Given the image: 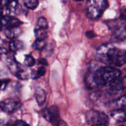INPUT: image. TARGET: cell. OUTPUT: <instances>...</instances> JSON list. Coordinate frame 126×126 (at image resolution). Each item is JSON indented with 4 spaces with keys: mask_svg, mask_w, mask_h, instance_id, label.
I'll list each match as a JSON object with an SVG mask.
<instances>
[{
    "mask_svg": "<svg viewBox=\"0 0 126 126\" xmlns=\"http://www.w3.org/2000/svg\"><path fill=\"white\" fill-rule=\"evenodd\" d=\"M45 73H46V69L44 67V66L40 67L37 70V72H36V76H37V78H40L41 77V76H44Z\"/></svg>",
    "mask_w": 126,
    "mask_h": 126,
    "instance_id": "cell-24",
    "label": "cell"
},
{
    "mask_svg": "<svg viewBox=\"0 0 126 126\" xmlns=\"http://www.w3.org/2000/svg\"><path fill=\"white\" fill-rule=\"evenodd\" d=\"M39 63L40 64H42V65H43V66H47V65H48V62H47V60H46L45 59H43V58L40 59Z\"/></svg>",
    "mask_w": 126,
    "mask_h": 126,
    "instance_id": "cell-26",
    "label": "cell"
},
{
    "mask_svg": "<svg viewBox=\"0 0 126 126\" xmlns=\"http://www.w3.org/2000/svg\"><path fill=\"white\" fill-rule=\"evenodd\" d=\"M107 86H108L107 92L111 95L118 94L121 93L122 91H124V86L122 79H119V78L112 81Z\"/></svg>",
    "mask_w": 126,
    "mask_h": 126,
    "instance_id": "cell-6",
    "label": "cell"
},
{
    "mask_svg": "<svg viewBox=\"0 0 126 126\" xmlns=\"http://www.w3.org/2000/svg\"><path fill=\"white\" fill-rule=\"evenodd\" d=\"M122 84H123L124 90H126V76L122 79Z\"/></svg>",
    "mask_w": 126,
    "mask_h": 126,
    "instance_id": "cell-29",
    "label": "cell"
},
{
    "mask_svg": "<svg viewBox=\"0 0 126 126\" xmlns=\"http://www.w3.org/2000/svg\"><path fill=\"white\" fill-rule=\"evenodd\" d=\"M21 6L17 0H12L9 1L6 5L7 12L10 16H15L19 13Z\"/></svg>",
    "mask_w": 126,
    "mask_h": 126,
    "instance_id": "cell-8",
    "label": "cell"
},
{
    "mask_svg": "<svg viewBox=\"0 0 126 126\" xmlns=\"http://www.w3.org/2000/svg\"><path fill=\"white\" fill-rule=\"evenodd\" d=\"M124 29H125V31H126V27H125V28H124Z\"/></svg>",
    "mask_w": 126,
    "mask_h": 126,
    "instance_id": "cell-33",
    "label": "cell"
},
{
    "mask_svg": "<svg viewBox=\"0 0 126 126\" xmlns=\"http://www.w3.org/2000/svg\"><path fill=\"white\" fill-rule=\"evenodd\" d=\"M88 124L93 126H105L109 123V118L106 114L97 111L91 110L85 116Z\"/></svg>",
    "mask_w": 126,
    "mask_h": 126,
    "instance_id": "cell-4",
    "label": "cell"
},
{
    "mask_svg": "<svg viewBox=\"0 0 126 126\" xmlns=\"http://www.w3.org/2000/svg\"><path fill=\"white\" fill-rule=\"evenodd\" d=\"M108 6L107 0H88L86 5V16L91 19H96L102 16Z\"/></svg>",
    "mask_w": 126,
    "mask_h": 126,
    "instance_id": "cell-3",
    "label": "cell"
},
{
    "mask_svg": "<svg viewBox=\"0 0 126 126\" xmlns=\"http://www.w3.org/2000/svg\"><path fill=\"white\" fill-rule=\"evenodd\" d=\"M7 66H8L10 71H12V73H14L15 74L19 71L18 67H17V65H16V63H15L14 62L12 61V60H8V62H7Z\"/></svg>",
    "mask_w": 126,
    "mask_h": 126,
    "instance_id": "cell-20",
    "label": "cell"
},
{
    "mask_svg": "<svg viewBox=\"0 0 126 126\" xmlns=\"http://www.w3.org/2000/svg\"><path fill=\"white\" fill-rule=\"evenodd\" d=\"M7 53V50L6 48L4 47H0V54L1 55H4V54H6Z\"/></svg>",
    "mask_w": 126,
    "mask_h": 126,
    "instance_id": "cell-27",
    "label": "cell"
},
{
    "mask_svg": "<svg viewBox=\"0 0 126 126\" xmlns=\"http://www.w3.org/2000/svg\"><path fill=\"white\" fill-rule=\"evenodd\" d=\"M98 59L111 66H121L126 63V50L119 49L111 44H104L96 50Z\"/></svg>",
    "mask_w": 126,
    "mask_h": 126,
    "instance_id": "cell-2",
    "label": "cell"
},
{
    "mask_svg": "<svg viewBox=\"0 0 126 126\" xmlns=\"http://www.w3.org/2000/svg\"><path fill=\"white\" fill-rule=\"evenodd\" d=\"M35 63V60L34 58L30 55H25V57L24 59V64L28 67L33 66Z\"/></svg>",
    "mask_w": 126,
    "mask_h": 126,
    "instance_id": "cell-19",
    "label": "cell"
},
{
    "mask_svg": "<svg viewBox=\"0 0 126 126\" xmlns=\"http://www.w3.org/2000/svg\"><path fill=\"white\" fill-rule=\"evenodd\" d=\"M22 103L12 98H7L0 102V108L6 113H11L18 110Z\"/></svg>",
    "mask_w": 126,
    "mask_h": 126,
    "instance_id": "cell-5",
    "label": "cell"
},
{
    "mask_svg": "<svg viewBox=\"0 0 126 126\" xmlns=\"http://www.w3.org/2000/svg\"><path fill=\"white\" fill-rule=\"evenodd\" d=\"M21 33V30L19 27H9L6 28L4 34L8 39H14L18 36Z\"/></svg>",
    "mask_w": 126,
    "mask_h": 126,
    "instance_id": "cell-12",
    "label": "cell"
},
{
    "mask_svg": "<svg viewBox=\"0 0 126 126\" xmlns=\"http://www.w3.org/2000/svg\"><path fill=\"white\" fill-rule=\"evenodd\" d=\"M35 97L38 105L40 107L43 105L46 99V94L45 91L40 87H38L36 89L35 92Z\"/></svg>",
    "mask_w": 126,
    "mask_h": 126,
    "instance_id": "cell-11",
    "label": "cell"
},
{
    "mask_svg": "<svg viewBox=\"0 0 126 126\" xmlns=\"http://www.w3.org/2000/svg\"><path fill=\"white\" fill-rule=\"evenodd\" d=\"M46 44L43 40H41V39H37L33 43L32 47L33 49L37 50H41L43 49L45 47Z\"/></svg>",
    "mask_w": 126,
    "mask_h": 126,
    "instance_id": "cell-17",
    "label": "cell"
},
{
    "mask_svg": "<svg viewBox=\"0 0 126 126\" xmlns=\"http://www.w3.org/2000/svg\"><path fill=\"white\" fill-rule=\"evenodd\" d=\"M121 71L113 66H104L93 71L87 73L85 78L86 86L90 89H95L107 86L121 76Z\"/></svg>",
    "mask_w": 126,
    "mask_h": 126,
    "instance_id": "cell-1",
    "label": "cell"
},
{
    "mask_svg": "<svg viewBox=\"0 0 126 126\" xmlns=\"http://www.w3.org/2000/svg\"><path fill=\"white\" fill-rule=\"evenodd\" d=\"M23 4L29 9H35L38 6V0H23Z\"/></svg>",
    "mask_w": 126,
    "mask_h": 126,
    "instance_id": "cell-15",
    "label": "cell"
},
{
    "mask_svg": "<svg viewBox=\"0 0 126 126\" xmlns=\"http://www.w3.org/2000/svg\"><path fill=\"white\" fill-rule=\"evenodd\" d=\"M35 36L37 39H41V40H44L46 39L48 36L46 32L44 29H42V28H35L34 30Z\"/></svg>",
    "mask_w": 126,
    "mask_h": 126,
    "instance_id": "cell-14",
    "label": "cell"
},
{
    "mask_svg": "<svg viewBox=\"0 0 126 126\" xmlns=\"http://www.w3.org/2000/svg\"><path fill=\"white\" fill-rule=\"evenodd\" d=\"M48 27V23L46 19L44 17H40L38 19L36 25V28H42V29H47Z\"/></svg>",
    "mask_w": 126,
    "mask_h": 126,
    "instance_id": "cell-16",
    "label": "cell"
},
{
    "mask_svg": "<svg viewBox=\"0 0 126 126\" xmlns=\"http://www.w3.org/2000/svg\"><path fill=\"white\" fill-rule=\"evenodd\" d=\"M86 36L88 38H92L95 36V34L93 32H86Z\"/></svg>",
    "mask_w": 126,
    "mask_h": 126,
    "instance_id": "cell-28",
    "label": "cell"
},
{
    "mask_svg": "<svg viewBox=\"0 0 126 126\" xmlns=\"http://www.w3.org/2000/svg\"><path fill=\"white\" fill-rule=\"evenodd\" d=\"M1 1H2V0H0V4H1Z\"/></svg>",
    "mask_w": 126,
    "mask_h": 126,
    "instance_id": "cell-34",
    "label": "cell"
},
{
    "mask_svg": "<svg viewBox=\"0 0 126 126\" xmlns=\"http://www.w3.org/2000/svg\"><path fill=\"white\" fill-rule=\"evenodd\" d=\"M2 25L6 27H19L22 24V22L20 20L14 18L12 16H5L2 17L1 19Z\"/></svg>",
    "mask_w": 126,
    "mask_h": 126,
    "instance_id": "cell-7",
    "label": "cell"
},
{
    "mask_svg": "<svg viewBox=\"0 0 126 126\" xmlns=\"http://www.w3.org/2000/svg\"><path fill=\"white\" fill-rule=\"evenodd\" d=\"M42 114L43 116L47 121L51 122V114L49 111V108H45L42 111Z\"/></svg>",
    "mask_w": 126,
    "mask_h": 126,
    "instance_id": "cell-23",
    "label": "cell"
},
{
    "mask_svg": "<svg viewBox=\"0 0 126 126\" xmlns=\"http://www.w3.org/2000/svg\"><path fill=\"white\" fill-rule=\"evenodd\" d=\"M111 117L117 122H124L126 121V109L118 108L112 111Z\"/></svg>",
    "mask_w": 126,
    "mask_h": 126,
    "instance_id": "cell-9",
    "label": "cell"
},
{
    "mask_svg": "<svg viewBox=\"0 0 126 126\" xmlns=\"http://www.w3.org/2000/svg\"><path fill=\"white\" fill-rule=\"evenodd\" d=\"M22 47H23L22 42L19 40H17V39L11 41L9 44V49L11 51L16 52L22 49Z\"/></svg>",
    "mask_w": 126,
    "mask_h": 126,
    "instance_id": "cell-13",
    "label": "cell"
},
{
    "mask_svg": "<svg viewBox=\"0 0 126 126\" xmlns=\"http://www.w3.org/2000/svg\"><path fill=\"white\" fill-rule=\"evenodd\" d=\"M116 105L119 108H125L126 109V95L119 97L116 101Z\"/></svg>",
    "mask_w": 126,
    "mask_h": 126,
    "instance_id": "cell-18",
    "label": "cell"
},
{
    "mask_svg": "<svg viewBox=\"0 0 126 126\" xmlns=\"http://www.w3.org/2000/svg\"><path fill=\"white\" fill-rule=\"evenodd\" d=\"M15 75L20 79H26L29 78L28 73L24 70H19Z\"/></svg>",
    "mask_w": 126,
    "mask_h": 126,
    "instance_id": "cell-21",
    "label": "cell"
},
{
    "mask_svg": "<svg viewBox=\"0 0 126 126\" xmlns=\"http://www.w3.org/2000/svg\"><path fill=\"white\" fill-rule=\"evenodd\" d=\"M51 114V122L53 125L58 126L60 123L59 109L56 106H52L49 108Z\"/></svg>",
    "mask_w": 126,
    "mask_h": 126,
    "instance_id": "cell-10",
    "label": "cell"
},
{
    "mask_svg": "<svg viewBox=\"0 0 126 126\" xmlns=\"http://www.w3.org/2000/svg\"><path fill=\"white\" fill-rule=\"evenodd\" d=\"M10 80L7 79H0V91H4L7 87V85L9 83Z\"/></svg>",
    "mask_w": 126,
    "mask_h": 126,
    "instance_id": "cell-22",
    "label": "cell"
},
{
    "mask_svg": "<svg viewBox=\"0 0 126 126\" xmlns=\"http://www.w3.org/2000/svg\"><path fill=\"white\" fill-rule=\"evenodd\" d=\"M74 1H82V0H74Z\"/></svg>",
    "mask_w": 126,
    "mask_h": 126,
    "instance_id": "cell-32",
    "label": "cell"
},
{
    "mask_svg": "<svg viewBox=\"0 0 126 126\" xmlns=\"http://www.w3.org/2000/svg\"><path fill=\"white\" fill-rule=\"evenodd\" d=\"M1 27H2V24H1V21H0V30H1Z\"/></svg>",
    "mask_w": 126,
    "mask_h": 126,
    "instance_id": "cell-31",
    "label": "cell"
},
{
    "mask_svg": "<svg viewBox=\"0 0 126 126\" xmlns=\"http://www.w3.org/2000/svg\"><path fill=\"white\" fill-rule=\"evenodd\" d=\"M15 126H27L28 125V124H27V123H25V122L24 121H17L16 122V123L14 124Z\"/></svg>",
    "mask_w": 126,
    "mask_h": 126,
    "instance_id": "cell-25",
    "label": "cell"
},
{
    "mask_svg": "<svg viewBox=\"0 0 126 126\" xmlns=\"http://www.w3.org/2000/svg\"><path fill=\"white\" fill-rule=\"evenodd\" d=\"M2 17V11L1 9H0V19H1Z\"/></svg>",
    "mask_w": 126,
    "mask_h": 126,
    "instance_id": "cell-30",
    "label": "cell"
}]
</instances>
